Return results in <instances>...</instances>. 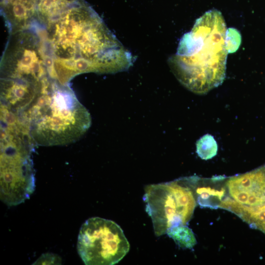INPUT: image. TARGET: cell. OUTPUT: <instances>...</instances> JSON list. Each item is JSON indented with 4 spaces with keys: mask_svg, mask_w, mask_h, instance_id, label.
I'll return each instance as SVG.
<instances>
[{
    "mask_svg": "<svg viewBox=\"0 0 265 265\" xmlns=\"http://www.w3.org/2000/svg\"><path fill=\"white\" fill-rule=\"evenodd\" d=\"M226 30L221 13L210 10L180 40L168 62L178 80L190 91L204 94L223 82L228 53Z\"/></svg>",
    "mask_w": 265,
    "mask_h": 265,
    "instance_id": "2",
    "label": "cell"
},
{
    "mask_svg": "<svg viewBox=\"0 0 265 265\" xmlns=\"http://www.w3.org/2000/svg\"><path fill=\"white\" fill-rule=\"evenodd\" d=\"M218 208L234 213L251 227L265 234V204L256 207L248 206L227 197L221 201Z\"/></svg>",
    "mask_w": 265,
    "mask_h": 265,
    "instance_id": "9",
    "label": "cell"
},
{
    "mask_svg": "<svg viewBox=\"0 0 265 265\" xmlns=\"http://www.w3.org/2000/svg\"><path fill=\"white\" fill-rule=\"evenodd\" d=\"M60 263V258L56 255L47 253L42 255L35 263V264L51 265Z\"/></svg>",
    "mask_w": 265,
    "mask_h": 265,
    "instance_id": "13",
    "label": "cell"
},
{
    "mask_svg": "<svg viewBox=\"0 0 265 265\" xmlns=\"http://www.w3.org/2000/svg\"><path fill=\"white\" fill-rule=\"evenodd\" d=\"M166 233L182 248L191 249L196 244V239L193 232L185 225L171 228Z\"/></svg>",
    "mask_w": 265,
    "mask_h": 265,
    "instance_id": "10",
    "label": "cell"
},
{
    "mask_svg": "<svg viewBox=\"0 0 265 265\" xmlns=\"http://www.w3.org/2000/svg\"><path fill=\"white\" fill-rule=\"evenodd\" d=\"M36 31L50 75L63 84L85 73L127 70L132 56L83 0H42Z\"/></svg>",
    "mask_w": 265,
    "mask_h": 265,
    "instance_id": "1",
    "label": "cell"
},
{
    "mask_svg": "<svg viewBox=\"0 0 265 265\" xmlns=\"http://www.w3.org/2000/svg\"><path fill=\"white\" fill-rule=\"evenodd\" d=\"M233 199L248 206L265 204V171L262 166L250 172L229 178L226 182Z\"/></svg>",
    "mask_w": 265,
    "mask_h": 265,
    "instance_id": "8",
    "label": "cell"
},
{
    "mask_svg": "<svg viewBox=\"0 0 265 265\" xmlns=\"http://www.w3.org/2000/svg\"><path fill=\"white\" fill-rule=\"evenodd\" d=\"M143 200L157 236L166 234L173 227L185 225L196 204L191 190L179 179L146 186Z\"/></svg>",
    "mask_w": 265,
    "mask_h": 265,
    "instance_id": "5",
    "label": "cell"
},
{
    "mask_svg": "<svg viewBox=\"0 0 265 265\" xmlns=\"http://www.w3.org/2000/svg\"><path fill=\"white\" fill-rule=\"evenodd\" d=\"M264 168H265V165H264Z\"/></svg>",
    "mask_w": 265,
    "mask_h": 265,
    "instance_id": "14",
    "label": "cell"
},
{
    "mask_svg": "<svg viewBox=\"0 0 265 265\" xmlns=\"http://www.w3.org/2000/svg\"><path fill=\"white\" fill-rule=\"evenodd\" d=\"M27 130L38 145H65L77 141L89 129L90 113L68 84L51 78L26 111Z\"/></svg>",
    "mask_w": 265,
    "mask_h": 265,
    "instance_id": "3",
    "label": "cell"
},
{
    "mask_svg": "<svg viewBox=\"0 0 265 265\" xmlns=\"http://www.w3.org/2000/svg\"><path fill=\"white\" fill-rule=\"evenodd\" d=\"M50 77L41 39L34 29L10 33L0 61V79L42 83Z\"/></svg>",
    "mask_w": 265,
    "mask_h": 265,
    "instance_id": "4",
    "label": "cell"
},
{
    "mask_svg": "<svg viewBox=\"0 0 265 265\" xmlns=\"http://www.w3.org/2000/svg\"><path fill=\"white\" fill-rule=\"evenodd\" d=\"M129 249V242L122 229L112 220L91 217L80 228L77 250L85 265H114Z\"/></svg>",
    "mask_w": 265,
    "mask_h": 265,
    "instance_id": "6",
    "label": "cell"
},
{
    "mask_svg": "<svg viewBox=\"0 0 265 265\" xmlns=\"http://www.w3.org/2000/svg\"><path fill=\"white\" fill-rule=\"evenodd\" d=\"M241 43V35L239 31L234 28L227 29L225 37L226 50L228 53L235 52Z\"/></svg>",
    "mask_w": 265,
    "mask_h": 265,
    "instance_id": "12",
    "label": "cell"
},
{
    "mask_svg": "<svg viewBox=\"0 0 265 265\" xmlns=\"http://www.w3.org/2000/svg\"><path fill=\"white\" fill-rule=\"evenodd\" d=\"M20 139L9 137L8 142L1 145L0 199L10 206L29 199L35 188L30 148Z\"/></svg>",
    "mask_w": 265,
    "mask_h": 265,
    "instance_id": "7",
    "label": "cell"
},
{
    "mask_svg": "<svg viewBox=\"0 0 265 265\" xmlns=\"http://www.w3.org/2000/svg\"><path fill=\"white\" fill-rule=\"evenodd\" d=\"M217 144L214 137L207 134L201 137L196 142V152L202 159L208 160L217 154Z\"/></svg>",
    "mask_w": 265,
    "mask_h": 265,
    "instance_id": "11",
    "label": "cell"
}]
</instances>
